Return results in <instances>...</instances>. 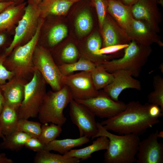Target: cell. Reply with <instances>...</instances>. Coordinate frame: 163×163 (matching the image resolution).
Instances as JSON below:
<instances>
[{"label": "cell", "mask_w": 163, "mask_h": 163, "mask_svg": "<svg viewBox=\"0 0 163 163\" xmlns=\"http://www.w3.org/2000/svg\"><path fill=\"white\" fill-rule=\"evenodd\" d=\"M150 105L149 103L142 104L138 101H131L126 104L123 111L100 123L107 130L119 135L133 134L139 136L160 122L158 118L149 115Z\"/></svg>", "instance_id": "obj_1"}, {"label": "cell", "mask_w": 163, "mask_h": 163, "mask_svg": "<svg viewBox=\"0 0 163 163\" xmlns=\"http://www.w3.org/2000/svg\"><path fill=\"white\" fill-rule=\"evenodd\" d=\"M98 132L94 138L100 136L109 139L104 154L105 163H133L136 158L140 141L139 136L133 134L116 135L110 133L100 123L97 122Z\"/></svg>", "instance_id": "obj_2"}, {"label": "cell", "mask_w": 163, "mask_h": 163, "mask_svg": "<svg viewBox=\"0 0 163 163\" xmlns=\"http://www.w3.org/2000/svg\"><path fill=\"white\" fill-rule=\"evenodd\" d=\"M43 23L41 18L37 31L31 40L21 45L15 47L7 56L4 65L15 76L29 82L32 78L35 69L33 62L35 49L38 43L41 28Z\"/></svg>", "instance_id": "obj_3"}, {"label": "cell", "mask_w": 163, "mask_h": 163, "mask_svg": "<svg viewBox=\"0 0 163 163\" xmlns=\"http://www.w3.org/2000/svg\"><path fill=\"white\" fill-rule=\"evenodd\" d=\"M124 49L122 57L105 61L100 65L110 73L124 70L130 72L133 76L138 77L152 52V48L132 40Z\"/></svg>", "instance_id": "obj_4"}, {"label": "cell", "mask_w": 163, "mask_h": 163, "mask_svg": "<svg viewBox=\"0 0 163 163\" xmlns=\"http://www.w3.org/2000/svg\"><path fill=\"white\" fill-rule=\"evenodd\" d=\"M72 99L70 90L66 85L59 91L46 92L37 116L40 123H53L62 126L67 120L63 110Z\"/></svg>", "instance_id": "obj_5"}, {"label": "cell", "mask_w": 163, "mask_h": 163, "mask_svg": "<svg viewBox=\"0 0 163 163\" xmlns=\"http://www.w3.org/2000/svg\"><path fill=\"white\" fill-rule=\"evenodd\" d=\"M46 83L35 69L32 78L25 85L24 98L18 110L19 119L35 118L46 93Z\"/></svg>", "instance_id": "obj_6"}, {"label": "cell", "mask_w": 163, "mask_h": 163, "mask_svg": "<svg viewBox=\"0 0 163 163\" xmlns=\"http://www.w3.org/2000/svg\"><path fill=\"white\" fill-rule=\"evenodd\" d=\"M41 18L38 6L28 3L18 23L13 40L4 52L6 56L15 47L23 45L31 40L35 34Z\"/></svg>", "instance_id": "obj_7"}, {"label": "cell", "mask_w": 163, "mask_h": 163, "mask_svg": "<svg viewBox=\"0 0 163 163\" xmlns=\"http://www.w3.org/2000/svg\"><path fill=\"white\" fill-rule=\"evenodd\" d=\"M33 62L35 68L40 73L52 91H59L63 87V75L49 50L37 44L34 52Z\"/></svg>", "instance_id": "obj_8"}, {"label": "cell", "mask_w": 163, "mask_h": 163, "mask_svg": "<svg viewBox=\"0 0 163 163\" xmlns=\"http://www.w3.org/2000/svg\"><path fill=\"white\" fill-rule=\"evenodd\" d=\"M62 82L64 85L69 88L73 99L84 100L97 96L99 91L93 83L91 72L81 71L75 74L63 75Z\"/></svg>", "instance_id": "obj_9"}, {"label": "cell", "mask_w": 163, "mask_h": 163, "mask_svg": "<svg viewBox=\"0 0 163 163\" xmlns=\"http://www.w3.org/2000/svg\"><path fill=\"white\" fill-rule=\"evenodd\" d=\"M75 101L85 106L95 116L101 118L113 117L123 111L126 107L124 102L113 101L103 90H99L98 95L95 97Z\"/></svg>", "instance_id": "obj_10"}, {"label": "cell", "mask_w": 163, "mask_h": 163, "mask_svg": "<svg viewBox=\"0 0 163 163\" xmlns=\"http://www.w3.org/2000/svg\"><path fill=\"white\" fill-rule=\"evenodd\" d=\"M71 120L78 129L80 137L94 139L98 132L95 116L83 104L72 99L70 103Z\"/></svg>", "instance_id": "obj_11"}, {"label": "cell", "mask_w": 163, "mask_h": 163, "mask_svg": "<svg viewBox=\"0 0 163 163\" xmlns=\"http://www.w3.org/2000/svg\"><path fill=\"white\" fill-rule=\"evenodd\" d=\"M158 130L139 143L136 156L137 163H163V145L158 141Z\"/></svg>", "instance_id": "obj_12"}, {"label": "cell", "mask_w": 163, "mask_h": 163, "mask_svg": "<svg viewBox=\"0 0 163 163\" xmlns=\"http://www.w3.org/2000/svg\"><path fill=\"white\" fill-rule=\"evenodd\" d=\"M157 4L152 0H138L131 6V11L134 18L145 22L157 33L161 17Z\"/></svg>", "instance_id": "obj_13"}, {"label": "cell", "mask_w": 163, "mask_h": 163, "mask_svg": "<svg viewBox=\"0 0 163 163\" xmlns=\"http://www.w3.org/2000/svg\"><path fill=\"white\" fill-rule=\"evenodd\" d=\"M113 81L104 88L103 91L115 101H119V97L125 89L132 88L140 91L141 85L140 82L133 77L129 71L120 70L113 73Z\"/></svg>", "instance_id": "obj_14"}, {"label": "cell", "mask_w": 163, "mask_h": 163, "mask_svg": "<svg viewBox=\"0 0 163 163\" xmlns=\"http://www.w3.org/2000/svg\"><path fill=\"white\" fill-rule=\"evenodd\" d=\"M28 82L14 75L0 85L5 104L18 111L24 98L25 85Z\"/></svg>", "instance_id": "obj_15"}, {"label": "cell", "mask_w": 163, "mask_h": 163, "mask_svg": "<svg viewBox=\"0 0 163 163\" xmlns=\"http://www.w3.org/2000/svg\"><path fill=\"white\" fill-rule=\"evenodd\" d=\"M129 37L131 40L144 45L150 46L155 43L160 46H163V43L156 31L145 22L133 18Z\"/></svg>", "instance_id": "obj_16"}, {"label": "cell", "mask_w": 163, "mask_h": 163, "mask_svg": "<svg viewBox=\"0 0 163 163\" xmlns=\"http://www.w3.org/2000/svg\"><path fill=\"white\" fill-rule=\"evenodd\" d=\"M103 39L102 47L128 44L131 40L126 32L114 20L106 16L101 28Z\"/></svg>", "instance_id": "obj_17"}, {"label": "cell", "mask_w": 163, "mask_h": 163, "mask_svg": "<svg viewBox=\"0 0 163 163\" xmlns=\"http://www.w3.org/2000/svg\"><path fill=\"white\" fill-rule=\"evenodd\" d=\"M107 11L129 36L133 18L131 6L125 5L117 0H109Z\"/></svg>", "instance_id": "obj_18"}, {"label": "cell", "mask_w": 163, "mask_h": 163, "mask_svg": "<svg viewBox=\"0 0 163 163\" xmlns=\"http://www.w3.org/2000/svg\"><path fill=\"white\" fill-rule=\"evenodd\" d=\"M11 5L0 13V32H8L18 22L23 16L26 7L24 3Z\"/></svg>", "instance_id": "obj_19"}, {"label": "cell", "mask_w": 163, "mask_h": 163, "mask_svg": "<svg viewBox=\"0 0 163 163\" xmlns=\"http://www.w3.org/2000/svg\"><path fill=\"white\" fill-rule=\"evenodd\" d=\"M97 137L91 144L80 149H72L64 155L68 157H75L80 161H84L91 157L92 154L95 152L106 150L109 143L108 139L104 136Z\"/></svg>", "instance_id": "obj_20"}, {"label": "cell", "mask_w": 163, "mask_h": 163, "mask_svg": "<svg viewBox=\"0 0 163 163\" xmlns=\"http://www.w3.org/2000/svg\"><path fill=\"white\" fill-rule=\"evenodd\" d=\"M73 3L67 0H42L37 5L43 18L48 15H62L66 14Z\"/></svg>", "instance_id": "obj_21"}, {"label": "cell", "mask_w": 163, "mask_h": 163, "mask_svg": "<svg viewBox=\"0 0 163 163\" xmlns=\"http://www.w3.org/2000/svg\"><path fill=\"white\" fill-rule=\"evenodd\" d=\"M89 138L83 136L75 139H55L45 145L44 149L48 151L57 152L64 155L72 148L82 145L89 142Z\"/></svg>", "instance_id": "obj_22"}, {"label": "cell", "mask_w": 163, "mask_h": 163, "mask_svg": "<svg viewBox=\"0 0 163 163\" xmlns=\"http://www.w3.org/2000/svg\"><path fill=\"white\" fill-rule=\"evenodd\" d=\"M53 52V54H51L58 66L75 62L81 57L78 47L72 43H67L59 50Z\"/></svg>", "instance_id": "obj_23"}, {"label": "cell", "mask_w": 163, "mask_h": 163, "mask_svg": "<svg viewBox=\"0 0 163 163\" xmlns=\"http://www.w3.org/2000/svg\"><path fill=\"white\" fill-rule=\"evenodd\" d=\"M19 120L18 111L5 104L0 114V130L4 136L17 130Z\"/></svg>", "instance_id": "obj_24"}, {"label": "cell", "mask_w": 163, "mask_h": 163, "mask_svg": "<svg viewBox=\"0 0 163 163\" xmlns=\"http://www.w3.org/2000/svg\"><path fill=\"white\" fill-rule=\"evenodd\" d=\"M31 137L20 131L16 130L4 136L0 144V148L12 151H18L24 146L27 141Z\"/></svg>", "instance_id": "obj_25"}, {"label": "cell", "mask_w": 163, "mask_h": 163, "mask_svg": "<svg viewBox=\"0 0 163 163\" xmlns=\"http://www.w3.org/2000/svg\"><path fill=\"white\" fill-rule=\"evenodd\" d=\"M34 161L35 163H78L80 160L75 157L52 153L44 149L37 152Z\"/></svg>", "instance_id": "obj_26"}, {"label": "cell", "mask_w": 163, "mask_h": 163, "mask_svg": "<svg viewBox=\"0 0 163 163\" xmlns=\"http://www.w3.org/2000/svg\"><path fill=\"white\" fill-rule=\"evenodd\" d=\"M96 66L91 61L80 57L77 61L58 66L63 75H67L76 71L91 72Z\"/></svg>", "instance_id": "obj_27"}, {"label": "cell", "mask_w": 163, "mask_h": 163, "mask_svg": "<svg viewBox=\"0 0 163 163\" xmlns=\"http://www.w3.org/2000/svg\"><path fill=\"white\" fill-rule=\"evenodd\" d=\"M91 75L94 85L98 91L110 84L114 78L113 74L106 71L100 65L96 66L91 72Z\"/></svg>", "instance_id": "obj_28"}, {"label": "cell", "mask_w": 163, "mask_h": 163, "mask_svg": "<svg viewBox=\"0 0 163 163\" xmlns=\"http://www.w3.org/2000/svg\"><path fill=\"white\" fill-rule=\"evenodd\" d=\"M153 85L154 90L148 96L149 103L158 105L163 113V78L160 75H155Z\"/></svg>", "instance_id": "obj_29"}, {"label": "cell", "mask_w": 163, "mask_h": 163, "mask_svg": "<svg viewBox=\"0 0 163 163\" xmlns=\"http://www.w3.org/2000/svg\"><path fill=\"white\" fill-rule=\"evenodd\" d=\"M61 126L53 123L42 124L39 140L45 145L59 137L62 131Z\"/></svg>", "instance_id": "obj_30"}, {"label": "cell", "mask_w": 163, "mask_h": 163, "mask_svg": "<svg viewBox=\"0 0 163 163\" xmlns=\"http://www.w3.org/2000/svg\"><path fill=\"white\" fill-rule=\"evenodd\" d=\"M75 26L78 34L82 36L86 35L91 31L93 26V21L88 11H84L78 15L75 21Z\"/></svg>", "instance_id": "obj_31"}, {"label": "cell", "mask_w": 163, "mask_h": 163, "mask_svg": "<svg viewBox=\"0 0 163 163\" xmlns=\"http://www.w3.org/2000/svg\"><path fill=\"white\" fill-rule=\"evenodd\" d=\"M66 26L62 24L56 25L50 30L48 34L47 46L52 49L58 44L67 35Z\"/></svg>", "instance_id": "obj_32"}, {"label": "cell", "mask_w": 163, "mask_h": 163, "mask_svg": "<svg viewBox=\"0 0 163 163\" xmlns=\"http://www.w3.org/2000/svg\"><path fill=\"white\" fill-rule=\"evenodd\" d=\"M41 124L38 122L19 119L17 130L23 132L31 137L38 138L41 131Z\"/></svg>", "instance_id": "obj_33"}, {"label": "cell", "mask_w": 163, "mask_h": 163, "mask_svg": "<svg viewBox=\"0 0 163 163\" xmlns=\"http://www.w3.org/2000/svg\"><path fill=\"white\" fill-rule=\"evenodd\" d=\"M100 28L101 29L106 16L109 0H94Z\"/></svg>", "instance_id": "obj_34"}, {"label": "cell", "mask_w": 163, "mask_h": 163, "mask_svg": "<svg viewBox=\"0 0 163 163\" xmlns=\"http://www.w3.org/2000/svg\"><path fill=\"white\" fill-rule=\"evenodd\" d=\"M6 56L4 52L0 53V85L5 83L14 76V73L8 70L4 65Z\"/></svg>", "instance_id": "obj_35"}, {"label": "cell", "mask_w": 163, "mask_h": 163, "mask_svg": "<svg viewBox=\"0 0 163 163\" xmlns=\"http://www.w3.org/2000/svg\"><path fill=\"white\" fill-rule=\"evenodd\" d=\"M128 44L114 45L101 48L95 52L94 54L96 56H101L113 53L124 49L128 46Z\"/></svg>", "instance_id": "obj_36"}, {"label": "cell", "mask_w": 163, "mask_h": 163, "mask_svg": "<svg viewBox=\"0 0 163 163\" xmlns=\"http://www.w3.org/2000/svg\"><path fill=\"white\" fill-rule=\"evenodd\" d=\"M45 146L38 138L31 137L26 142L24 146L37 152L44 149Z\"/></svg>", "instance_id": "obj_37"}, {"label": "cell", "mask_w": 163, "mask_h": 163, "mask_svg": "<svg viewBox=\"0 0 163 163\" xmlns=\"http://www.w3.org/2000/svg\"><path fill=\"white\" fill-rule=\"evenodd\" d=\"M149 113L151 117L156 118L162 116L163 114L159 106L151 104L149 108Z\"/></svg>", "instance_id": "obj_38"}, {"label": "cell", "mask_w": 163, "mask_h": 163, "mask_svg": "<svg viewBox=\"0 0 163 163\" xmlns=\"http://www.w3.org/2000/svg\"><path fill=\"white\" fill-rule=\"evenodd\" d=\"M7 33L0 32V53L4 52L11 43L8 42Z\"/></svg>", "instance_id": "obj_39"}, {"label": "cell", "mask_w": 163, "mask_h": 163, "mask_svg": "<svg viewBox=\"0 0 163 163\" xmlns=\"http://www.w3.org/2000/svg\"><path fill=\"white\" fill-rule=\"evenodd\" d=\"M14 4V2L11 1L0 2V13Z\"/></svg>", "instance_id": "obj_40"}, {"label": "cell", "mask_w": 163, "mask_h": 163, "mask_svg": "<svg viewBox=\"0 0 163 163\" xmlns=\"http://www.w3.org/2000/svg\"><path fill=\"white\" fill-rule=\"evenodd\" d=\"M13 161L10 158H8L4 153L0 154V163H13Z\"/></svg>", "instance_id": "obj_41"}, {"label": "cell", "mask_w": 163, "mask_h": 163, "mask_svg": "<svg viewBox=\"0 0 163 163\" xmlns=\"http://www.w3.org/2000/svg\"><path fill=\"white\" fill-rule=\"evenodd\" d=\"M125 5L132 6L135 4L138 0H117Z\"/></svg>", "instance_id": "obj_42"}, {"label": "cell", "mask_w": 163, "mask_h": 163, "mask_svg": "<svg viewBox=\"0 0 163 163\" xmlns=\"http://www.w3.org/2000/svg\"><path fill=\"white\" fill-rule=\"evenodd\" d=\"M5 104L4 99L0 88V114L2 111Z\"/></svg>", "instance_id": "obj_43"}, {"label": "cell", "mask_w": 163, "mask_h": 163, "mask_svg": "<svg viewBox=\"0 0 163 163\" xmlns=\"http://www.w3.org/2000/svg\"><path fill=\"white\" fill-rule=\"evenodd\" d=\"M42 0H28V3L37 5Z\"/></svg>", "instance_id": "obj_44"}, {"label": "cell", "mask_w": 163, "mask_h": 163, "mask_svg": "<svg viewBox=\"0 0 163 163\" xmlns=\"http://www.w3.org/2000/svg\"><path fill=\"white\" fill-rule=\"evenodd\" d=\"M163 64L162 63V64H161L159 66V69H160L162 73H163Z\"/></svg>", "instance_id": "obj_45"}, {"label": "cell", "mask_w": 163, "mask_h": 163, "mask_svg": "<svg viewBox=\"0 0 163 163\" xmlns=\"http://www.w3.org/2000/svg\"><path fill=\"white\" fill-rule=\"evenodd\" d=\"M4 137V136L3 135L1 131L0 130V137L2 138L3 139Z\"/></svg>", "instance_id": "obj_46"}, {"label": "cell", "mask_w": 163, "mask_h": 163, "mask_svg": "<svg viewBox=\"0 0 163 163\" xmlns=\"http://www.w3.org/2000/svg\"><path fill=\"white\" fill-rule=\"evenodd\" d=\"M67 0L70 1H71V2H73V1H76V0Z\"/></svg>", "instance_id": "obj_47"}, {"label": "cell", "mask_w": 163, "mask_h": 163, "mask_svg": "<svg viewBox=\"0 0 163 163\" xmlns=\"http://www.w3.org/2000/svg\"><path fill=\"white\" fill-rule=\"evenodd\" d=\"M4 0H0V2H4L3 1H4Z\"/></svg>", "instance_id": "obj_48"}, {"label": "cell", "mask_w": 163, "mask_h": 163, "mask_svg": "<svg viewBox=\"0 0 163 163\" xmlns=\"http://www.w3.org/2000/svg\"><path fill=\"white\" fill-rule=\"evenodd\" d=\"M153 0V1H155V2H157V0Z\"/></svg>", "instance_id": "obj_49"}]
</instances>
